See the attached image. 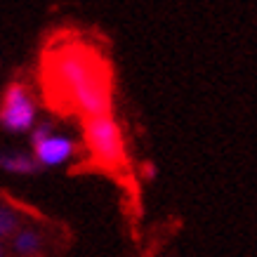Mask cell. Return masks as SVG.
<instances>
[{
	"label": "cell",
	"mask_w": 257,
	"mask_h": 257,
	"mask_svg": "<svg viewBox=\"0 0 257 257\" xmlns=\"http://www.w3.org/2000/svg\"><path fill=\"white\" fill-rule=\"evenodd\" d=\"M83 135L85 144L99 163L118 165L125 158L123 133L118 127L113 113H101V116L83 118Z\"/></svg>",
	"instance_id": "cell-2"
},
{
	"label": "cell",
	"mask_w": 257,
	"mask_h": 257,
	"mask_svg": "<svg viewBox=\"0 0 257 257\" xmlns=\"http://www.w3.org/2000/svg\"><path fill=\"white\" fill-rule=\"evenodd\" d=\"M22 226V217L15 210H10L5 205H0V238H10Z\"/></svg>",
	"instance_id": "cell-7"
},
{
	"label": "cell",
	"mask_w": 257,
	"mask_h": 257,
	"mask_svg": "<svg viewBox=\"0 0 257 257\" xmlns=\"http://www.w3.org/2000/svg\"><path fill=\"white\" fill-rule=\"evenodd\" d=\"M0 255H3V243H0Z\"/></svg>",
	"instance_id": "cell-9"
},
{
	"label": "cell",
	"mask_w": 257,
	"mask_h": 257,
	"mask_svg": "<svg viewBox=\"0 0 257 257\" xmlns=\"http://www.w3.org/2000/svg\"><path fill=\"white\" fill-rule=\"evenodd\" d=\"M144 175H147V179H156L154 175H156V168L154 165H144Z\"/></svg>",
	"instance_id": "cell-8"
},
{
	"label": "cell",
	"mask_w": 257,
	"mask_h": 257,
	"mask_svg": "<svg viewBox=\"0 0 257 257\" xmlns=\"http://www.w3.org/2000/svg\"><path fill=\"white\" fill-rule=\"evenodd\" d=\"M38 118V106L24 83H12L0 99V125L8 133H29Z\"/></svg>",
	"instance_id": "cell-4"
},
{
	"label": "cell",
	"mask_w": 257,
	"mask_h": 257,
	"mask_svg": "<svg viewBox=\"0 0 257 257\" xmlns=\"http://www.w3.org/2000/svg\"><path fill=\"white\" fill-rule=\"evenodd\" d=\"M0 168L15 175H36L38 170H43L38 165V161L29 154H19V151H3L0 154Z\"/></svg>",
	"instance_id": "cell-5"
},
{
	"label": "cell",
	"mask_w": 257,
	"mask_h": 257,
	"mask_svg": "<svg viewBox=\"0 0 257 257\" xmlns=\"http://www.w3.org/2000/svg\"><path fill=\"white\" fill-rule=\"evenodd\" d=\"M12 248L17 250V255H40L43 250V236L36 229H17L12 236Z\"/></svg>",
	"instance_id": "cell-6"
},
{
	"label": "cell",
	"mask_w": 257,
	"mask_h": 257,
	"mask_svg": "<svg viewBox=\"0 0 257 257\" xmlns=\"http://www.w3.org/2000/svg\"><path fill=\"white\" fill-rule=\"evenodd\" d=\"M104 76L101 64L97 57L80 50V47H64L62 52H57L50 64V83L47 85L57 90V94L64 101H71L73 92L87 85L90 80Z\"/></svg>",
	"instance_id": "cell-1"
},
{
	"label": "cell",
	"mask_w": 257,
	"mask_h": 257,
	"mask_svg": "<svg viewBox=\"0 0 257 257\" xmlns=\"http://www.w3.org/2000/svg\"><path fill=\"white\" fill-rule=\"evenodd\" d=\"M31 149L40 168H59L73 161L80 147L73 137L55 133L50 123H43L31 127Z\"/></svg>",
	"instance_id": "cell-3"
}]
</instances>
